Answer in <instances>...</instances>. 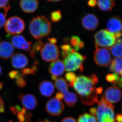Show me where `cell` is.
Segmentation results:
<instances>
[{"label":"cell","instance_id":"6da1fadb","mask_svg":"<svg viewBox=\"0 0 122 122\" xmlns=\"http://www.w3.org/2000/svg\"><path fill=\"white\" fill-rule=\"evenodd\" d=\"M98 82V78L95 74L89 77L80 75L77 77L73 87L81 97V102L87 106L99 103L98 93L95 85Z\"/></svg>","mask_w":122,"mask_h":122},{"label":"cell","instance_id":"7a4b0ae2","mask_svg":"<svg viewBox=\"0 0 122 122\" xmlns=\"http://www.w3.org/2000/svg\"><path fill=\"white\" fill-rule=\"evenodd\" d=\"M29 28L33 37L35 39H41L50 34L51 23L45 16H37L31 20Z\"/></svg>","mask_w":122,"mask_h":122},{"label":"cell","instance_id":"3957f363","mask_svg":"<svg viewBox=\"0 0 122 122\" xmlns=\"http://www.w3.org/2000/svg\"><path fill=\"white\" fill-rule=\"evenodd\" d=\"M86 58V56L77 52L71 53L65 58L63 61L66 70L71 72L79 70L80 72H82L83 63Z\"/></svg>","mask_w":122,"mask_h":122},{"label":"cell","instance_id":"277c9868","mask_svg":"<svg viewBox=\"0 0 122 122\" xmlns=\"http://www.w3.org/2000/svg\"><path fill=\"white\" fill-rule=\"evenodd\" d=\"M94 38L96 47L109 49L116 42L114 34L106 29L98 31L95 35Z\"/></svg>","mask_w":122,"mask_h":122},{"label":"cell","instance_id":"5b68a950","mask_svg":"<svg viewBox=\"0 0 122 122\" xmlns=\"http://www.w3.org/2000/svg\"><path fill=\"white\" fill-rule=\"evenodd\" d=\"M5 31L10 35H17L21 33L25 28L23 20L17 16L10 18L6 21L5 25Z\"/></svg>","mask_w":122,"mask_h":122},{"label":"cell","instance_id":"8992f818","mask_svg":"<svg viewBox=\"0 0 122 122\" xmlns=\"http://www.w3.org/2000/svg\"><path fill=\"white\" fill-rule=\"evenodd\" d=\"M96 116L99 122H116L113 108L100 102L97 109Z\"/></svg>","mask_w":122,"mask_h":122},{"label":"cell","instance_id":"52a82bcc","mask_svg":"<svg viewBox=\"0 0 122 122\" xmlns=\"http://www.w3.org/2000/svg\"><path fill=\"white\" fill-rule=\"evenodd\" d=\"M40 52L42 58L46 61H54L57 60L59 56L58 47L55 44L50 43L43 46Z\"/></svg>","mask_w":122,"mask_h":122},{"label":"cell","instance_id":"ba28073f","mask_svg":"<svg viewBox=\"0 0 122 122\" xmlns=\"http://www.w3.org/2000/svg\"><path fill=\"white\" fill-rule=\"evenodd\" d=\"M96 48L94 55L95 63L103 67L109 66L112 61L111 55L109 51L106 48Z\"/></svg>","mask_w":122,"mask_h":122},{"label":"cell","instance_id":"9c48e42d","mask_svg":"<svg viewBox=\"0 0 122 122\" xmlns=\"http://www.w3.org/2000/svg\"><path fill=\"white\" fill-rule=\"evenodd\" d=\"M65 108L63 102L55 98L48 101L46 105V110L50 114L54 116H59L62 113Z\"/></svg>","mask_w":122,"mask_h":122},{"label":"cell","instance_id":"30bf717a","mask_svg":"<svg viewBox=\"0 0 122 122\" xmlns=\"http://www.w3.org/2000/svg\"><path fill=\"white\" fill-rule=\"evenodd\" d=\"M105 98L111 103H117L122 98V91L119 87L115 86L107 87L105 91Z\"/></svg>","mask_w":122,"mask_h":122},{"label":"cell","instance_id":"8fae6325","mask_svg":"<svg viewBox=\"0 0 122 122\" xmlns=\"http://www.w3.org/2000/svg\"><path fill=\"white\" fill-rule=\"evenodd\" d=\"M18 98L20 100L25 109L33 110L35 109L37 106V99L36 97L32 94H21L18 95Z\"/></svg>","mask_w":122,"mask_h":122},{"label":"cell","instance_id":"7c38bea8","mask_svg":"<svg viewBox=\"0 0 122 122\" xmlns=\"http://www.w3.org/2000/svg\"><path fill=\"white\" fill-rule=\"evenodd\" d=\"M99 24L97 18L92 14L86 15L82 20V24L84 28L89 30H94Z\"/></svg>","mask_w":122,"mask_h":122},{"label":"cell","instance_id":"4fadbf2b","mask_svg":"<svg viewBox=\"0 0 122 122\" xmlns=\"http://www.w3.org/2000/svg\"><path fill=\"white\" fill-rule=\"evenodd\" d=\"M12 45L14 47L18 49L29 51L30 50L31 43L26 41L22 35L14 36L11 39Z\"/></svg>","mask_w":122,"mask_h":122},{"label":"cell","instance_id":"5bb4252c","mask_svg":"<svg viewBox=\"0 0 122 122\" xmlns=\"http://www.w3.org/2000/svg\"><path fill=\"white\" fill-rule=\"evenodd\" d=\"M28 63V59L27 56L22 53H16L13 54L11 57V64L16 69H24Z\"/></svg>","mask_w":122,"mask_h":122},{"label":"cell","instance_id":"9a60e30c","mask_svg":"<svg viewBox=\"0 0 122 122\" xmlns=\"http://www.w3.org/2000/svg\"><path fill=\"white\" fill-rule=\"evenodd\" d=\"M65 71V65L62 61L57 59L52 62L49 67V72L52 76L57 77L62 75Z\"/></svg>","mask_w":122,"mask_h":122},{"label":"cell","instance_id":"2e32d148","mask_svg":"<svg viewBox=\"0 0 122 122\" xmlns=\"http://www.w3.org/2000/svg\"><path fill=\"white\" fill-rule=\"evenodd\" d=\"M107 30L111 32H120L122 29V20L118 17H113L107 22Z\"/></svg>","mask_w":122,"mask_h":122},{"label":"cell","instance_id":"e0dca14e","mask_svg":"<svg viewBox=\"0 0 122 122\" xmlns=\"http://www.w3.org/2000/svg\"><path fill=\"white\" fill-rule=\"evenodd\" d=\"M14 49L12 44L7 41H3L0 44V58L7 59L13 55Z\"/></svg>","mask_w":122,"mask_h":122},{"label":"cell","instance_id":"ac0fdd59","mask_svg":"<svg viewBox=\"0 0 122 122\" xmlns=\"http://www.w3.org/2000/svg\"><path fill=\"white\" fill-rule=\"evenodd\" d=\"M21 10L26 13H32L35 12L38 6L39 2L37 0H22L20 1Z\"/></svg>","mask_w":122,"mask_h":122},{"label":"cell","instance_id":"d6986e66","mask_svg":"<svg viewBox=\"0 0 122 122\" xmlns=\"http://www.w3.org/2000/svg\"><path fill=\"white\" fill-rule=\"evenodd\" d=\"M39 89L42 95L45 97H49L54 93L55 87L50 81H44L39 84Z\"/></svg>","mask_w":122,"mask_h":122},{"label":"cell","instance_id":"ffe728a7","mask_svg":"<svg viewBox=\"0 0 122 122\" xmlns=\"http://www.w3.org/2000/svg\"><path fill=\"white\" fill-rule=\"evenodd\" d=\"M99 8L102 11H111L115 5V1L113 0H99L97 1Z\"/></svg>","mask_w":122,"mask_h":122},{"label":"cell","instance_id":"44dd1931","mask_svg":"<svg viewBox=\"0 0 122 122\" xmlns=\"http://www.w3.org/2000/svg\"><path fill=\"white\" fill-rule=\"evenodd\" d=\"M113 56L117 58L122 57V42L120 39H117V42L112 47L109 48Z\"/></svg>","mask_w":122,"mask_h":122},{"label":"cell","instance_id":"7402d4cb","mask_svg":"<svg viewBox=\"0 0 122 122\" xmlns=\"http://www.w3.org/2000/svg\"><path fill=\"white\" fill-rule=\"evenodd\" d=\"M110 69L112 72L118 74L122 70V58H115L111 61Z\"/></svg>","mask_w":122,"mask_h":122},{"label":"cell","instance_id":"603a6c76","mask_svg":"<svg viewBox=\"0 0 122 122\" xmlns=\"http://www.w3.org/2000/svg\"><path fill=\"white\" fill-rule=\"evenodd\" d=\"M55 85L57 89L63 94L68 91V83L66 81L62 78H57L55 81Z\"/></svg>","mask_w":122,"mask_h":122},{"label":"cell","instance_id":"cb8c5ba5","mask_svg":"<svg viewBox=\"0 0 122 122\" xmlns=\"http://www.w3.org/2000/svg\"><path fill=\"white\" fill-rule=\"evenodd\" d=\"M64 100L66 104L70 107H74L77 101V96L74 93L69 91L63 94Z\"/></svg>","mask_w":122,"mask_h":122},{"label":"cell","instance_id":"d4e9b609","mask_svg":"<svg viewBox=\"0 0 122 122\" xmlns=\"http://www.w3.org/2000/svg\"><path fill=\"white\" fill-rule=\"evenodd\" d=\"M43 46H44V44H43L42 41L41 40V39H39L38 41L36 42L35 44H34L32 49L30 50L29 53L30 56L31 57V58L34 59L35 60V64L37 63L36 61L35 60H36L35 57V53L36 52H38L39 50L41 49Z\"/></svg>","mask_w":122,"mask_h":122},{"label":"cell","instance_id":"484cf974","mask_svg":"<svg viewBox=\"0 0 122 122\" xmlns=\"http://www.w3.org/2000/svg\"><path fill=\"white\" fill-rule=\"evenodd\" d=\"M78 122H98L96 116L86 113L80 115L79 117Z\"/></svg>","mask_w":122,"mask_h":122},{"label":"cell","instance_id":"4316f807","mask_svg":"<svg viewBox=\"0 0 122 122\" xmlns=\"http://www.w3.org/2000/svg\"><path fill=\"white\" fill-rule=\"evenodd\" d=\"M65 78L69 82L70 86L73 87L74 84L77 78L76 74L73 72H69L66 74Z\"/></svg>","mask_w":122,"mask_h":122},{"label":"cell","instance_id":"83f0119b","mask_svg":"<svg viewBox=\"0 0 122 122\" xmlns=\"http://www.w3.org/2000/svg\"><path fill=\"white\" fill-rule=\"evenodd\" d=\"M37 70V68L36 65L33 66L31 68H24L21 70V73L24 75H25L35 74L36 71Z\"/></svg>","mask_w":122,"mask_h":122},{"label":"cell","instance_id":"f1b7e54d","mask_svg":"<svg viewBox=\"0 0 122 122\" xmlns=\"http://www.w3.org/2000/svg\"><path fill=\"white\" fill-rule=\"evenodd\" d=\"M61 18V11L58 10L54 11L51 13V18L53 22H57L59 21Z\"/></svg>","mask_w":122,"mask_h":122},{"label":"cell","instance_id":"f546056e","mask_svg":"<svg viewBox=\"0 0 122 122\" xmlns=\"http://www.w3.org/2000/svg\"><path fill=\"white\" fill-rule=\"evenodd\" d=\"M3 8L5 12V14L6 15L7 12L10 9L9 0H0V9Z\"/></svg>","mask_w":122,"mask_h":122},{"label":"cell","instance_id":"4dcf8cb0","mask_svg":"<svg viewBox=\"0 0 122 122\" xmlns=\"http://www.w3.org/2000/svg\"><path fill=\"white\" fill-rule=\"evenodd\" d=\"M9 76L12 79H16L24 77V75L22 73H20L19 72L17 71H12L9 73Z\"/></svg>","mask_w":122,"mask_h":122},{"label":"cell","instance_id":"1f68e13d","mask_svg":"<svg viewBox=\"0 0 122 122\" xmlns=\"http://www.w3.org/2000/svg\"><path fill=\"white\" fill-rule=\"evenodd\" d=\"M81 41L80 38L76 36H72L70 40L71 43L72 45L74 46V48L78 47V45Z\"/></svg>","mask_w":122,"mask_h":122},{"label":"cell","instance_id":"d6a6232c","mask_svg":"<svg viewBox=\"0 0 122 122\" xmlns=\"http://www.w3.org/2000/svg\"><path fill=\"white\" fill-rule=\"evenodd\" d=\"M16 82L17 86L21 88L25 87L26 85V81L23 78V77L16 79Z\"/></svg>","mask_w":122,"mask_h":122},{"label":"cell","instance_id":"836d02e7","mask_svg":"<svg viewBox=\"0 0 122 122\" xmlns=\"http://www.w3.org/2000/svg\"><path fill=\"white\" fill-rule=\"evenodd\" d=\"M21 108L20 106H11L10 107V110L14 115H17L21 111Z\"/></svg>","mask_w":122,"mask_h":122},{"label":"cell","instance_id":"e575fe53","mask_svg":"<svg viewBox=\"0 0 122 122\" xmlns=\"http://www.w3.org/2000/svg\"><path fill=\"white\" fill-rule=\"evenodd\" d=\"M61 48L62 51H67L72 53L75 52L73 49H72L71 46L69 45H64L61 46Z\"/></svg>","mask_w":122,"mask_h":122},{"label":"cell","instance_id":"d590c367","mask_svg":"<svg viewBox=\"0 0 122 122\" xmlns=\"http://www.w3.org/2000/svg\"><path fill=\"white\" fill-rule=\"evenodd\" d=\"M6 15L0 12V29L2 28L6 22Z\"/></svg>","mask_w":122,"mask_h":122},{"label":"cell","instance_id":"8d00e7d4","mask_svg":"<svg viewBox=\"0 0 122 122\" xmlns=\"http://www.w3.org/2000/svg\"><path fill=\"white\" fill-rule=\"evenodd\" d=\"M106 79L107 81L113 83L115 81V77L113 74H109L106 76Z\"/></svg>","mask_w":122,"mask_h":122},{"label":"cell","instance_id":"74e56055","mask_svg":"<svg viewBox=\"0 0 122 122\" xmlns=\"http://www.w3.org/2000/svg\"><path fill=\"white\" fill-rule=\"evenodd\" d=\"M61 122H77L73 118L68 117L63 119Z\"/></svg>","mask_w":122,"mask_h":122},{"label":"cell","instance_id":"f35d334b","mask_svg":"<svg viewBox=\"0 0 122 122\" xmlns=\"http://www.w3.org/2000/svg\"><path fill=\"white\" fill-rule=\"evenodd\" d=\"M4 111L5 107L4 102L0 96V113H3Z\"/></svg>","mask_w":122,"mask_h":122},{"label":"cell","instance_id":"ab89813d","mask_svg":"<svg viewBox=\"0 0 122 122\" xmlns=\"http://www.w3.org/2000/svg\"><path fill=\"white\" fill-rule=\"evenodd\" d=\"M116 121L117 122H122V114H117L116 115Z\"/></svg>","mask_w":122,"mask_h":122},{"label":"cell","instance_id":"60d3db41","mask_svg":"<svg viewBox=\"0 0 122 122\" xmlns=\"http://www.w3.org/2000/svg\"><path fill=\"white\" fill-rule=\"evenodd\" d=\"M97 2V1L95 0H91L88 1V5L90 7H93L96 5Z\"/></svg>","mask_w":122,"mask_h":122},{"label":"cell","instance_id":"b9f144b4","mask_svg":"<svg viewBox=\"0 0 122 122\" xmlns=\"http://www.w3.org/2000/svg\"><path fill=\"white\" fill-rule=\"evenodd\" d=\"M63 97H64V96H63V94L61 92L57 93L56 96H55V98L60 100L62 99L63 98Z\"/></svg>","mask_w":122,"mask_h":122},{"label":"cell","instance_id":"7bdbcfd3","mask_svg":"<svg viewBox=\"0 0 122 122\" xmlns=\"http://www.w3.org/2000/svg\"><path fill=\"white\" fill-rule=\"evenodd\" d=\"M90 112L92 115L95 116H96L97 109L94 107H92L90 109Z\"/></svg>","mask_w":122,"mask_h":122},{"label":"cell","instance_id":"ee69618b","mask_svg":"<svg viewBox=\"0 0 122 122\" xmlns=\"http://www.w3.org/2000/svg\"><path fill=\"white\" fill-rule=\"evenodd\" d=\"M48 40L51 42V44H56L57 41L56 39L54 37L50 38H48Z\"/></svg>","mask_w":122,"mask_h":122},{"label":"cell","instance_id":"f6af8a7d","mask_svg":"<svg viewBox=\"0 0 122 122\" xmlns=\"http://www.w3.org/2000/svg\"><path fill=\"white\" fill-rule=\"evenodd\" d=\"M85 44L82 41H81L79 44L78 45V47L79 48V49H82L83 48Z\"/></svg>","mask_w":122,"mask_h":122},{"label":"cell","instance_id":"bcb514c9","mask_svg":"<svg viewBox=\"0 0 122 122\" xmlns=\"http://www.w3.org/2000/svg\"><path fill=\"white\" fill-rule=\"evenodd\" d=\"M117 85L118 86L122 89V77H120L118 81Z\"/></svg>","mask_w":122,"mask_h":122},{"label":"cell","instance_id":"7dc6e473","mask_svg":"<svg viewBox=\"0 0 122 122\" xmlns=\"http://www.w3.org/2000/svg\"><path fill=\"white\" fill-rule=\"evenodd\" d=\"M114 34L116 38V39H119V38L121 37L122 35V33L120 32H118Z\"/></svg>","mask_w":122,"mask_h":122},{"label":"cell","instance_id":"c3c4849f","mask_svg":"<svg viewBox=\"0 0 122 122\" xmlns=\"http://www.w3.org/2000/svg\"><path fill=\"white\" fill-rule=\"evenodd\" d=\"M3 83L0 82V91L2 89V87H3Z\"/></svg>","mask_w":122,"mask_h":122},{"label":"cell","instance_id":"681fc988","mask_svg":"<svg viewBox=\"0 0 122 122\" xmlns=\"http://www.w3.org/2000/svg\"><path fill=\"white\" fill-rule=\"evenodd\" d=\"M49 122V121H48L47 120H45V121H43V120H41L40 122Z\"/></svg>","mask_w":122,"mask_h":122},{"label":"cell","instance_id":"f907efd6","mask_svg":"<svg viewBox=\"0 0 122 122\" xmlns=\"http://www.w3.org/2000/svg\"><path fill=\"white\" fill-rule=\"evenodd\" d=\"M1 73H2V69L0 66V75L1 74Z\"/></svg>","mask_w":122,"mask_h":122},{"label":"cell","instance_id":"816d5d0a","mask_svg":"<svg viewBox=\"0 0 122 122\" xmlns=\"http://www.w3.org/2000/svg\"><path fill=\"white\" fill-rule=\"evenodd\" d=\"M119 74H120V75L122 77V70L120 71V72H119Z\"/></svg>","mask_w":122,"mask_h":122},{"label":"cell","instance_id":"f5cc1de1","mask_svg":"<svg viewBox=\"0 0 122 122\" xmlns=\"http://www.w3.org/2000/svg\"><path fill=\"white\" fill-rule=\"evenodd\" d=\"M9 122H13L12 121H11V120H10V121Z\"/></svg>","mask_w":122,"mask_h":122},{"label":"cell","instance_id":"db71d44e","mask_svg":"<svg viewBox=\"0 0 122 122\" xmlns=\"http://www.w3.org/2000/svg\"></svg>","mask_w":122,"mask_h":122},{"label":"cell","instance_id":"11a10c76","mask_svg":"<svg viewBox=\"0 0 122 122\" xmlns=\"http://www.w3.org/2000/svg\"></svg>","mask_w":122,"mask_h":122}]
</instances>
